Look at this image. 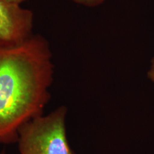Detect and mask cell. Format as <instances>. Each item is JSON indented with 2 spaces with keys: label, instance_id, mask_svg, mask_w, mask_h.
I'll use <instances>...</instances> for the list:
<instances>
[{
  "label": "cell",
  "instance_id": "6da1fadb",
  "mask_svg": "<svg viewBox=\"0 0 154 154\" xmlns=\"http://www.w3.org/2000/svg\"><path fill=\"white\" fill-rule=\"evenodd\" d=\"M52 79L51 55L44 38L0 44V143H17L22 126L43 114Z\"/></svg>",
  "mask_w": 154,
  "mask_h": 154
},
{
  "label": "cell",
  "instance_id": "7a4b0ae2",
  "mask_svg": "<svg viewBox=\"0 0 154 154\" xmlns=\"http://www.w3.org/2000/svg\"><path fill=\"white\" fill-rule=\"evenodd\" d=\"M67 109L60 106L32 119L19 131V154H76L66 134Z\"/></svg>",
  "mask_w": 154,
  "mask_h": 154
},
{
  "label": "cell",
  "instance_id": "3957f363",
  "mask_svg": "<svg viewBox=\"0 0 154 154\" xmlns=\"http://www.w3.org/2000/svg\"><path fill=\"white\" fill-rule=\"evenodd\" d=\"M33 14L19 4L0 0V44L14 45L30 37Z\"/></svg>",
  "mask_w": 154,
  "mask_h": 154
},
{
  "label": "cell",
  "instance_id": "277c9868",
  "mask_svg": "<svg viewBox=\"0 0 154 154\" xmlns=\"http://www.w3.org/2000/svg\"><path fill=\"white\" fill-rule=\"evenodd\" d=\"M71 1L86 7H95L103 4L105 0H71Z\"/></svg>",
  "mask_w": 154,
  "mask_h": 154
},
{
  "label": "cell",
  "instance_id": "5b68a950",
  "mask_svg": "<svg viewBox=\"0 0 154 154\" xmlns=\"http://www.w3.org/2000/svg\"><path fill=\"white\" fill-rule=\"evenodd\" d=\"M148 77L152 82L154 83V57H153L149 69L148 71Z\"/></svg>",
  "mask_w": 154,
  "mask_h": 154
},
{
  "label": "cell",
  "instance_id": "8992f818",
  "mask_svg": "<svg viewBox=\"0 0 154 154\" xmlns=\"http://www.w3.org/2000/svg\"><path fill=\"white\" fill-rule=\"evenodd\" d=\"M7 1L11 2L17 3V4H19V5H20L21 3L23 2H24V1H25V0H7Z\"/></svg>",
  "mask_w": 154,
  "mask_h": 154
},
{
  "label": "cell",
  "instance_id": "52a82bcc",
  "mask_svg": "<svg viewBox=\"0 0 154 154\" xmlns=\"http://www.w3.org/2000/svg\"><path fill=\"white\" fill-rule=\"evenodd\" d=\"M0 154H5V151H2L1 153H0Z\"/></svg>",
  "mask_w": 154,
  "mask_h": 154
}]
</instances>
